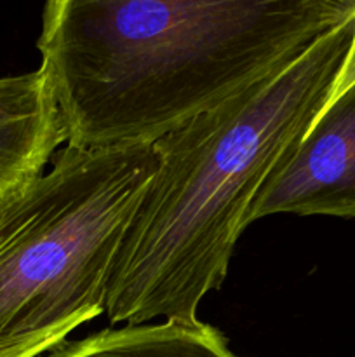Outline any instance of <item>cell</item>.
Masks as SVG:
<instances>
[{
  "mask_svg": "<svg viewBox=\"0 0 355 357\" xmlns=\"http://www.w3.org/2000/svg\"><path fill=\"white\" fill-rule=\"evenodd\" d=\"M66 142L65 122L40 70L0 79V194L44 174Z\"/></svg>",
  "mask_w": 355,
  "mask_h": 357,
  "instance_id": "5",
  "label": "cell"
},
{
  "mask_svg": "<svg viewBox=\"0 0 355 357\" xmlns=\"http://www.w3.org/2000/svg\"><path fill=\"white\" fill-rule=\"evenodd\" d=\"M275 213L355 218V82L285 150L258 190L246 222Z\"/></svg>",
  "mask_w": 355,
  "mask_h": 357,
  "instance_id": "4",
  "label": "cell"
},
{
  "mask_svg": "<svg viewBox=\"0 0 355 357\" xmlns=\"http://www.w3.org/2000/svg\"><path fill=\"white\" fill-rule=\"evenodd\" d=\"M354 38L352 17L287 68L153 143L159 167L108 278L111 324L197 321L228 274L258 190L329 103Z\"/></svg>",
  "mask_w": 355,
  "mask_h": 357,
  "instance_id": "2",
  "label": "cell"
},
{
  "mask_svg": "<svg viewBox=\"0 0 355 357\" xmlns=\"http://www.w3.org/2000/svg\"><path fill=\"white\" fill-rule=\"evenodd\" d=\"M153 143L66 146L0 194V357H37L104 312L124 234L155 176Z\"/></svg>",
  "mask_w": 355,
  "mask_h": 357,
  "instance_id": "3",
  "label": "cell"
},
{
  "mask_svg": "<svg viewBox=\"0 0 355 357\" xmlns=\"http://www.w3.org/2000/svg\"><path fill=\"white\" fill-rule=\"evenodd\" d=\"M352 17L355 0H47L38 70L70 146L155 143Z\"/></svg>",
  "mask_w": 355,
  "mask_h": 357,
  "instance_id": "1",
  "label": "cell"
},
{
  "mask_svg": "<svg viewBox=\"0 0 355 357\" xmlns=\"http://www.w3.org/2000/svg\"><path fill=\"white\" fill-rule=\"evenodd\" d=\"M354 82H355V38H354V44H352L350 54H348V58H347V63H345L343 70H341L340 79H338V82H336V87H334V93H333V96H331V100L336 96H340V94L343 93V91H347Z\"/></svg>",
  "mask_w": 355,
  "mask_h": 357,
  "instance_id": "7",
  "label": "cell"
},
{
  "mask_svg": "<svg viewBox=\"0 0 355 357\" xmlns=\"http://www.w3.org/2000/svg\"><path fill=\"white\" fill-rule=\"evenodd\" d=\"M47 357H239L226 338L200 321L127 324L61 344Z\"/></svg>",
  "mask_w": 355,
  "mask_h": 357,
  "instance_id": "6",
  "label": "cell"
}]
</instances>
